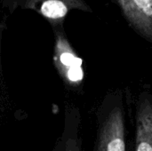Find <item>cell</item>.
I'll list each match as a JSON object with an SVG mask.
<instances>
[{
	"label": "cell",
	"mask_w": 152,
	"mask_h": 151,
	"mask_svg": "<svg viewBox=\"0 0 152 151\" xmlns=\"http://www.w3.org/2000/svg\"><path fill=\"white\" fill-rule=\"evenodd\" d=\"M95 151H126L125 116L120 101L114 102L100 125Z\"/></svg>",
	"instance_id": "cell-1"
},
{
	"label": "cell",
	"mask_w": 152,
	"mask_h": 151,
	"mask_svg": "<svg viewBox=\"0 0 152 151\" xmlns=\"http://www.w3.org/2000/svg\"><path fill=\"white\" fill-rule=\"evenodd\" d=\"M53 61L59 74L67 84L77 85L82 81V60L76 54L61 32H56Z\"/></svg>",
	"instance_id": "cell-2"
},
{
	"label": "cell",
	"mask_w": 152,
	"mask_h": 151,
	"mask_svg": "<svg viewBox=\"0 0 152 151\" xmlns=\"http://www.w3.org/2000/svg\"><path fill=\"white\" fill-rule=\"evenodd\" d=\"M24 7L37 12L52 24L61 23L71 10H91L85 0H25Z\"/></svg>",
	"instance_id": "cell-3"
},
{
	"label": "cell",
	"mask_w": 152,
	"mask_h": 151,
	"mask_svg": "<svg viewBox=\"0 0 152 151\" xmlns=\"http://www.w3.org/2000/svg\"><path fill=\"white\" fill-rule=\"evenodd\" d=\"M129 23L152 40V0H117Z\"/></svg>",
	"instance_id": "cell-4"
},
{
	"label": "cell",
	"mask_w": 152,
	"mask_h": 151,
	"mask_svg": "<svg viewBox=\"0 0 152 151\" xmlns=\"http://www.w3.org/2000/svg\"><path fill=\"white\" fill-rule=\"evenodd\" d=\"M135 151H152V98L145 93L136 109Z\"/></svg>",
	"instance_id": "cell-5"
},
{
	"label": "cell",
	"mask_w": 152,
	"mask_h": 151,
	"mask_svg": "<svg viewBox=\"0 0 152 151\" xmlns=\"http://www.w3.org/2000/svg\"><path fill=\"white\" fill-rule=\"evenodd\" d=\"M65 151H81L77 140L75 138L68 139L65 144Z\"/></svg>",
	"instance_id": "cell-6"
}]
</instances>
